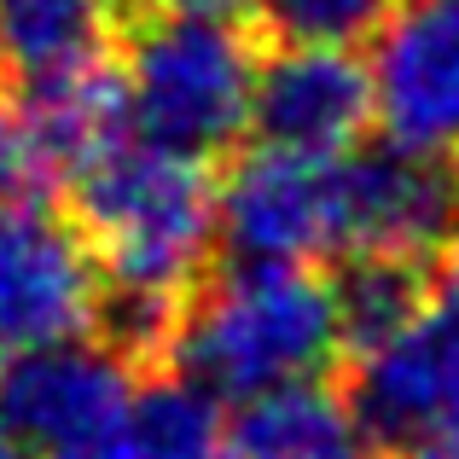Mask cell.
<instances>
[{
  "label": "cell",
  "instance_id": "cell-1",
  "mask_svg": "<svg viewBox=\"0 0 459 459\" xmlns=\"http://www.w3.org/2000/svg\"><path fill=\"white\" fill-rule=\"evenodd\" d=\"M76 221L105 273L100 320L128 360H163L175 314L210 268L215 180L198 157L163 152L140 134L105 146L70 175Z\"/></svg>",
  "mask_w": 459,
  "mask_h": 459
},
{
  "label": "cell",
  "instance_id": "cell-2",
  "mask_svg": "<svg viewBox=\"0 0 459 459\" xmlns=\"http://www.w3.org/2000/svg\"><path fill=\"white\" fill-rule=\"evenodd\" d=\"M343 349L332 280L308 262H238L175 314L163 360L210 395L273 390L291 378H320Z\"/></svg>",
  "mask_w": 459,
  "mask_h": 459
},
{
  "label": "cell",
  "instance_id": "cell-3",
  "mask_svg": "<svg viewBox=\"0 0 459 459\" xmlns=\"http://www.w3.org/2000/svg\"><path fill=\"white\" fill-rule=\"evenodd\" d=\"M256 65V47L233 18L157 12L128 35V58L117 70L128 128L163 152L210 163L250 134Z\"/></svg>",
  "mask_w": 459,
  "mask_h": 459
},
{
  "label": "cell",
  "instance_id": "cell-4",
  "mask_svg": "<svg viewBox=\"0 0 459 459\" xmlns=\"http://www.w3.org/2000/svg\"><path fill=\"white\" fill-rule=\"evenodd\" d=\"M134 360L111 343H47L0 360V430L30 459H117Z\"/></svg>",
  "mask_w": 459,
  "mask_h": 459
},
{
  "label": "cell",
  "instance_id": "cell-5",
  "mask_svg": "<svg viewBox=\"0 0 459 459\" xmlns=\"http://www.w3.org/2000/svg\"><path fill=\"white\" fill-rule=\"evenodd\" d=\"M100 303L105 273L76 215L30 192L0 204V360L88 337Z\"/></svg>",
  "mask_w": 459,
  "mask_h": 459
},
{
  "label": "cell",
  "instance_id": "cell-6",
  "mask_svg": "<svg viewBox=\"0 0 459 459\" xmlns=\"http://www.w3.org/2000/svg\"><path fill=\"white\" fill-rule=\"evenodd\" d=\"M459 238V169L448 157L372 146L337 157V256H442Z\"/></svg>",
  "mask_w": 459,
  "mask_h": 459
},
{
  "label": "cell",
  "instance_id": "cell-7",
  "mask_svg": "<svg viewBox=\"0 0 459 459\" xmlns=\"http://www.w3.org/2000/svg\"><path fill=\"white\" fill-rule=\"evenodd\" d=\"M372 128L390 146L459 152V0H395L372 35Z\"/></svg>",
  "mask_w": 459,
  "mask_h": 459
},
{
  "label": "cell",
  "instance_id": "cell-8",
  "mask_svg": "<svg viewBox=\"0 0 459 459\" xmlns=\"http://www.w3.org/2000/svg\"><path fill=\"white\" fill-rule=\"evenodd\" d=\"M215 238L238 262H314L337 250V157L245 152L215 186Z\"/></svg>",
  "mask_w": 459,
  "mask_h": 459
},
{
  "label": "cell",
  "instance_id": "cell-9",
  "mask_svg": "<svg viewBox=\"0 0 459 459\" xmlns=\"http://www.w3.org/2000/svg\"><path fill=\"white\" fill-rule=\"evenodd\" d=\"M343 395L367 442H390V448L425 442L442 419L459 413V332L425 297L413 320L355 349Z\"/></svg>",
  "mask_w": 459,
  "mask_h": 459
},
{
  "label": "cell",
  "instance_id": "cell-10",
  "mask_svg": "<svg viewBox=\"0 0 459 459\" xmlns=\"http://www.w3.org/2000/svg\"><path fill=\"white\" fill-rule=\"evenodd\" d=\"M372 128V88L367 65L349 47H280L256 65L250 93V134L262 146L303 152V157H343Z\"/></svg>",
  "mask_w": 459,
  "mask_h": 459
},
{
  "label": "cell",
  "instance_id": "cell-11",
  "mask_svg": "<svg viewBox=\"0 0 459 459\" xmlns=\"http://www.w3.org/2000/svg\"><path fill=\"white\" fill-rule=\"evenodd\" d=\"M18 128L35 152L41 175H76L88 169L105 146H117L128 128V105H123V76L111 70V58L58 70L41 82H18Z\"/></svg>",
  "mask_w": 459,
  "mask_h": 459
},
{
  "label": "cell",
  "instance_id": "cell-12",
  "mask_svg": "<svg viewBox=\"0 0 459 459\" xmlns=\"http://www.w3.org/2000/svg\"><path fill=\"white\" fill-rule=\"evenodd\" d=\"M221 448L233 459H367V437L349 395L320 378H291L245 395Z\"/></svg>",
  "mask_w": 459,
  "mask_h": 459
},
{
  "label": "cell",
  "instance_id": "cell-13",
  "mask_svg": "<svg viewBox=\"0 0 459 459\" xmlns=\"http://www.w3.org/2000/svg\"><path fill=\"white\" fill-rule=\"evenodd\" d=\"M117 30V0H0V70L12 82H41L105 58Z\"/></svg>",
  "mask_w": 459,
  "mask_h": 459
},
{
  "label": "cell",
  "instance_id": "cell-14",
  "mask_svg": "<svg viewBox=\"0 0 459 459\" xmlns=\"http://www.w3.org/2000/svg\"><path fill=\"white\" fill-rule=\"evenodd\" d=\"M227 437L221 395L192 384L186 372H152L134 384L123 413V437H117V459H215Z\"/></svg>",
  "mask_w": 459,
  "mask_h": 459
},
{
  "label": "cell",
  "instance_id": "cell-15",
  "mask_svg": "<svg viewBox=\"0 0 459 459\" xmlns=\"http://www.w3.org/2000/svg\"><path fill=\"white\" fill-rule=\"evenodd\" d=\"M332 291H337L343 343H355V349L395 332L402 320H413L430 297L419 262H395V256H355V268L343 280H332Z\"/></svg>",
  "mask_w": 459,
  "mask_h": 459
},
{
  "label": "cell",
  "instance_id": "cell-16",
  "mask_svg": "<svg viewBox=\"0 0 459 459\" xmlns=\"http://www.w3.org/2000/svg\"><path fill=\"white\" fill-rule=\"evenodd\" d=\"M395 0H256L280 47H349L378 35Z\"/></svg>",
  "mask_w": 459,
  "mask_h": 459
},
{
  "label": "cell",
  "instance_id": "cell-17",
  "mask_svg": "<svg viewBox=\"0 0 459 459\" xmlns=\"http://www.w3.org/2000/svg\"><path fill=\"white\" fill-rule=\"evenodd\" d=\"M35 180H41V169H35V152H30V140H23V128H18V111L0 105V204L18 198V192H30Z\"/></svg>",
  "mask_w": 459,
  "mask_h": 459
},
{
  "label": "cell",
  "instance_id": "cell-18",
  "mask_svg": "<svg viewBox=\"0 0 459 459\" xmlns=\"http://www.w3.org/2000/svg\"><path fill=\"white\" fill-rule=\"evenodd\" d=\"M430 303H437V308H442V320H448L454 332H459V238H454L448 250H442V291L430 297Z\"/></svg>",
  "mask_w": 459,
  "mask_h": 459
},
{
  "label": "cell",
  "instance_id": "cell-19",
  "mask_svg": "<svg viewBox=\"0 0 459 459\" xmlns=\"http://www.w3.org/2000/svg\"><path fill=\"white\" fill-rule=\"evenodd\" d=\"M163 12H198V18H245V12H256V0H157Z\"/></svg>",
  "mask_w": 459,
  "mask_h": 459
},
{
  "label": "cell",
  "instance_id": "cell-20",
  "mask_svg": "<svg viewBox=\"0 0 459 459\" xmlns=\"http://www.w3.org/2000/svg\"><path fill=\"white\" fill-rule=\"evenodd\" d=\"M413 459H459V448L448 437H425V442H413Z\"/></svg>",
  "mask_w": 459,
  "mask_h": 459
},
{
  "label": "cell",
  "instance_id": "cell-21",
  "mask_svg": "<svg viewBox=\"0 0 459 459\" xmlns=\"http://www.w3.org/2000/svg\"><path fill=\"white\" fill-rule=\"evenodd\" d=\"M0 459H30V454H23V448H18V442H12V437H6V430H0Z\"/></svg>",
  "mask_w": 459,
  "mask_h": 459
},
{
  "label": "cell",
  "instance_id": "cell-22",
  "mask_svg": "<svg viewBox=\"0 0 459 459\" xmlns=\"http://www.w3.org/2000/svg\"><path fill=\"white\" fill-rule=\"evenodd\" d=\"M215 459H221V454H215ZM227 459H233V454H227Z\"/></svg>",
  "mask_w": 459,
  "mask_h": 459
}]
</instances>
